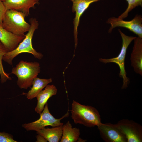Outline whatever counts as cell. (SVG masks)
I'll use <instances>...</instances> for the list:
<instances>
[{"label":"cell","instance_id":"7402d4cb","mask_svg":"<svg viewBox=\"0 0 142 142\" xmlns=\"http://www.w3.org/2000/svg\"><path fill=\"white\" fill-rule=\"evenodd\" d=\"M37 142H47V140L42 136L38 134L36 136Z\"/></svg>","mask_w":142,"mask_h":142},{"label":"cell","instance_id":"ac0fdd59","mask_svg":"<svg viewBox=\"0 0 142 142\" xmlns=\"http://www.w3.org/2000/svg\"><path fill=\"white\" fill-rule=\"evenodd\" d=\"M8 51L2 43L0 41V80L2 83L8 80H11L10 74L7 73L4 70L2 64L3 57Z\"/></svg>","mask_w":142,"mask_h":142},{"label":"cell","instance_id":"44dd1931","mask_svg":"<svg viewBox=\"0 0 142 142\" xmlns=\"http://www.w3.org/2000/svg\"><path fill=\"white\" fill-rule=\"evenodd\" d=\"M6 11L3 2L0 0V26L2 27L3 20Z\"/></svg>","mask_w":142,"mask_h":142},{"label":"cell","instance_id":"8fae6325","mask_svg":"<svg viewBox=\"0 0 142 142\" xmlns=\"http://www.w3.org/2000/svg\"><path fill=\"white\" fill-rule=\"evenodd\" d=\"M39 0H4L3 2L6 10L13 9L22 13L25 16L29 14V9L39 4Z\"/></svg>","mask_w":142,"mask_h":142},{"label":"cell","instance_id":"8992f818","mask_svg":"<svg viewBox=\"0 0 142 142\" xmlns=\"http://www.w3.org/2000/svg\"><path fill=\"white\" fill-rule=\"evenodd\" d=\"M69 113H67L59 119L54 117L50 112L47 103L44 108L40 114L39 118L36 121L28 123L23 124L22 127L27 131H38L45 128L46 126H51L54 127L63 124L61 121L63 119L69 116Z\"/></svg>","mask_w":142,"mask_h":142},{"label":"cell","instance_id":"30bf717a","mask_svg":"<svg viewBox=\"0 0 142 142\" xmlns=\"http://www.w3.org/2000/svg\"><path fill=\"white\" fill-rule=\"evenodd\" d=\"M100 0H74L72 2V11L73 12H75V17L73 22L75 48L78 44V27L81 16L91 4Z\"/></svg>","mask_w":142,"mask_h":142},{"label":"cell","instance_id":"e0dca14e","mask_svg":"<svg viewBox=\"0 0 142 142\" xmlns=\"http://www.w3.org/2000/svg\"><path fill=\"white\" fill-rule=\"evenodd\" d=\"M52 81L51 78L41 79L36 77L33 80L32 87L27 93H24L27 98L32 99L36 97L38 94L48 84Z\"/></svg>","mask_w":142,"mask_h":142},{"label":"cell","instance_id":"ffe728a7","mask_svg":"<svg viewBox=\"0 0 142 142\" xmlns=\"http://www.w3.org/2000/svg\"><path fill=\"white\" fill-rule=\"evenodd\" d=\"M11 134L5 132H0V142H17Z\"/></svg>","mask_w":142,"mask_h":142},{"label":"cell","instance_id":"5bb4252c","mask_svg":"<svg viewBox=\"0 0 142 142\" xmlns=\"http://www.w3.org/2000/svg\"><path fill=\"white\" fill-rule=\"evenodd\" d=\"M57 88L53 85H47L43 90L41 91L37 95V104L35 111L40 114L43 110L45 106L49 99L52 96L56 94Z\"/></svg>","mask_w":142,"mask_h":142},{"label":"cell","instance_id":"277c9868","mask_svg":"<svg viewBox=\"0 0 142 142\" xmlns=\"http://www.w3.org/2000/svg\"><path fill=\"white\" fill-rule=\"evenodd\" d=\"M25 17L22 13L15 10H7L2 27L14 34L25 36V33L28 31L30 27V24L25 21Z\"/></svg>","mask_w":142,"mask_h":142},{"label":"cell","instance_id":"3957f363","mask_svg":"<svg viewBox=\"0 0 142 142\" xmlns=\"http://www.w3.org/2000/svg\"><path fill=\"white\" fill-rule=\"evenodd\" d=\"M39 63L21 61L12 70L11 73L18 78L17 83L21 89H27L40 71Z\"/></svg>","mask_w":142,"mask_h":142},{"label":"cell","instance_id":"7c38bea8","mask_svg":"<svg viewBox=\"0 0 142 142\" xmlns=\"http://www.w3.org/2000/svg\"><path fill=\"white\" fill-rule=\"evenodd\" d=\"M134 45L131 53V65L134 71L142 75V38L136 37L134 39Z\"/></svg>","mask_w":142,"mask_h":142},{"label":"cell","instance_id":"2e32d148","mask_svg":"<svg viewBox=\"0 0 142 142\" xmlns=\"http://www.w3.org/2000/svg\"><path fill=\"white\" fill-rule=\"evenodd\" d=\"M63 125L51 128H45L37 131V133L42 136L49 142H58L62 136Z\"/></svg>","mask_w":142,"mask_h":142},{"label":"cell","instance_id":"5b68a950","mask_svg":"<svg viewBox=\"0 0 142 142\" xmlns=\"http://www.w3.org/2000/svg\"><path fill=\"white\" fill-rule=\"evenodd\" d=\"M122 39V46L121 51L116 57L109 59L100 58L99 61L103 63H107L113 62L116 64L120 69V77L122 78L123 84L122 89H126L129 82V79L126 76V73L125 69V61L128 47L131 42L136 38V37L128 36L123 33L120 29H118Z\"/></svg>","mask_w":142,"mask_h":142},{"label":"cell","instance_id":"9a60e30c","mask_svg":"<svg viewBox=\"0 0 142 142\" xmlns=\"http://www.w3.org/2000/svg\"><path fill=\"white\" fill-rule=\"evenodd\" d=\"M80 134L79 129L76 127L72 128L71 124L68 121L62 125V135L61 142H76L77 141Z\"/></svg>","mask_w":142,"mask_h":142},{"label":"cell","instance_id":"9c48e42d","mask_svg":"<svg viewBox=\"0 0 142 142\" xmlns=\"http://www.w3.org/2000/svg\"><path fill=\"white\" fill-rule=\"evenodd\" d=\"M101 137L106 142H127L125 135L117 124L101 123L97 126Z\"/></svg>","mask_w":142,"mask_h":142},{"label":"cell","instance_id":"6da1fadb","mask_svg":"<svg viewBox=\"0 0 142 142\" xmlns=\"http://www.w3.org/2000/svg\"><path fill=\"white\" fill-rule=\"evenodd\" d=\"M71 117L75 124L89 127L98 126L102 123L97 110L91 106L81 104L73 100L72 104Z\"/></svg>","mask_w":142,"mask_h":142},{"label":"cell","instance_id":"7a4b0ae2","mask_svg":"<svg viewBox=\"0 0 142 142\" xmlns=\"http://www.w3.org/2000/svg\"><path fill=\"white\" fill-rule=\"evenodd\" d=\"M29 22L30 28L27 33L25 35L24 38L15 49L7 52L3 57V60L10 65H12L13 59L22 53H30L38 59H41L43 56L42 53L37 52L33 48L32 45V39L34 32L38 28L39 25L38 21L36 18H32L30 19Z\"/></svg>","mask_w":142,"mask_h":142},{"label":"cell","instance_id":"52a82bcc","mask_svg":"<svg viewBox=\"0 0 142 142\" xmlns=\"http://www.w3.org/2000/svg\"><path fill=\"white\" fill-rule=\"evenodd\" d=\"M107 23L111 25L108 31L111 32L113 29L117 27L126 28L142 38V17L140 15H137L130 21L123 20L118 18L112 17L108 19Z\"/></svg>","mask_w":142,"mask_h":142},{"label":"cell","instance_id":"4fadbf2b","mask_svg":"<svg viewBox=\"0 0 142 142\" xmlns=\"http://www.w3.org/2000/svg\"><path fill=\"white\" fill-rule=\"evenodd\" d=\"M24 37L14 34L0 26V41L4 45L8 52L15 49Z\"/></svg>","mask_w":142,"mask_h":142},{"label":"cell","instance_id":"cb8c5ba5","mask_svg":"<svg viewBox=\"0 0 142 142\" xmlns=\"http://www.w3.org/2000/svg\"><path fill=\"white\" fill-rule=\"evenodd\" d=\"M1 0L2 1V2H3L4 1V0Z\"/></svg>","mask_w":142,"mask_h":142},{"label":"cell","instance_id":"603a6c76","mask_svg":"<svg viewBox=\"0 0 142 142\" xmlns=\"http://www.w3.org/2000/svg\"><path fill=\"white\" fill-rule=\"evenodd\" d=\"M71 1H72V2L74 1V0H70Z\"/></svg>","mask_w":142,"mask_h":142},{"label":"cell","instance_id":"d6986e66","mask_svg":"<svg viewBox=\"0 0 142 142\" xmlns=\"http://www.w3.org/2000/svg\"><path fill=\"white\" fill-rule=\"evenodd\" d=\"M128 3V6L126 10L118 17L123 19L126 18L129 12L136 7L142 6V0H126Z\"/></svg>","mask_w":142,"mask_h":142},{"label":"cell","instance_id":"ba28073f","mask_svg":"<svg viewBox=\"0 0 142 142\" xmlns=\"http://www.w3.org/2000/svg\"><path fill=\"white\" fill-rule=\"evenodd\" d=\"M127 139V142L142 141V127L133 120L123 119L116 124Z\"/></svg>","mask_w":142,"mask_h":142}]
</instances>
